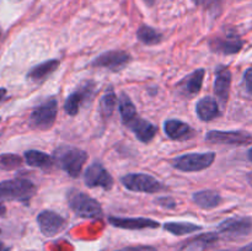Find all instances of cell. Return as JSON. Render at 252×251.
<instances>
[{
  "label": "cell",
  "instance_id": "1",
  "mask_svg": "<svg viewBox=\"0 0 252 251\" xmlns=\"http://www.w3.org/2000/svg\"><path fill=\"white\" fill-rule=\"evenodd\" d=\"M54 164L73 179L81 175L84 164L88 160V153L73 145H61L53 153Z\"/></svg>",
  "mask_w": 252,
  "mask_h": 251
},
{
  "label": "cell",
  "instance_id": "2",
  "mask_svg": "<svg viewBox=\"0 0 252 251\" xmlns=\"http://www.w3.org/2000/svg\"><path fill=\"white\" fill-rule=\"evenodd\" d=\"M66 201L71 211L81 218L100 219L103 217L101 204L85 192L75 188L69 189L66 193Z\"/></svg>",
  "mask_w": 252,
  "mask_h": 251
},
{
  "label": "cell",
  "instance_id": "3",
  "mask_svg": "<svg viewBox=\"0 0 252 251\" xmlns=\"http://www.w3.org/2000/svg\"><path fill=\"white\" fill-rule=\"evenodd\" d=\"M37 187L27 179H12L0 182V202L19 201L30 202L36 194Z\"/></svg>",
  "mask_w": 252,
  "mask_h": 251
},
{
  "label": "cell",
  "instance_id": "4",
  "mask_svg": "<svg viewBox=\"0 0 252 251\" xmlns=\"http://www.w3.org/2000/svg\"><path fill=\"white\" fill-rule=\"evenodd\" d=\"M216 160V153H189L172 159V167L182 172H197L206 170Z\"/></svg>",
  "mask_w": 252,
  "mask_h": 251
},
{
  "label": "cell",
  "instance_id": "5",
  "mask_svg": "<svg viewBox=\"0 0 252 251\" xmlns=\"http://www.w3.org/2000/svg\"><path fill=\"white\" fill-rule=\"evenodd\" d=\"M121 184L129 191L140 192V193H158L166 188L164 184H161L154 176L140 174V172L125 175L121 177Z\"/></svg>",
  "mask_w": 252,
  "mask_h": 251
},
{
  "label": "cell",
  "instance_id": "6",
  "mask_svg": "<svg viewBox=\"0 0 252 251\" xmlns=\"http://www.w3.org/2000/svg\"><path fill=\"white\" fill-rule=\"evenodd\" d=\"M58 113V101L56 98L47 100L46 102L37 106L30 116L29 125L31 128L39 130H47L53 127Z\"/></svg>",
  "mask_w": 252,
  "mask_h": 251
},
{
  "label": "cell",
  "instance_id": "7",
  "mask_svg": "<svg viewBox=\"0 0 252 251\" xmlns=\"http://www.w3.org/2000/svg\"><path fill=\"white\" fill-rule=\"evenodd\" d=\"M252 233V218L250 217H231L218 225V234L228 240L245 238Z\"/></svg>",
  "mask_w": 252,
  "mask_h": 251
},
{
  "label": "cell",
  "instance_id": "8",
  "mask_svg": "<svg viewBox=\"0 0 252 251\" xmlns=\"http://www.w3.org/2000/svg\"><path fill=\"white\" fill-rule=\"evenodd\" d=\"M95 86L96 84L91 80L84 81L83 84H80L79 88L75 91H73L65 100V102H64V111L69 116L78 115L81 105L86 102V101H90L94 97V95H95Z\"/></svg>",
  "mask_w": 252,
  "mask_h": 251
},
{
  "label": "cell",
  "instance_id": "9",
  "mask_svg": "<svg viewBox=\"0 0 252 251\" xmlns=\"http://www.w3.org/2000/svg\"><path fill=\"white\" fill-rule=\"evenodd\" d=\"M206 140L214 144L249 145L252 143V135L244 130H209Z\"/></svg>",
  "mask_w": 252,
  "mask_h": 251
},
{
  "label": "cell",
  "instance_id": "10",
  "mask_svg": "<svg viewBox=\"0 0 252 251\" xmlns=\"http://www.w3.org/2000/svg\"><path fill=\"white\" fill-rule=\"evenodd\" d=\"M130 59V54L126 51H108L96 57L91 62V65L108 69L111 71H120L129 64Z\"/></svg>",
  "mask_w": 252,
  "mask_h": 251
},
{
  "label": "cell",
  "instance_id": "11",
  "mask_svg": "<svg viewBox=\"0 0 252 251\" xmlns=\"http://www.w3.org/2000/svg\"><path fill=\"white\" fill-rule=\"evenodd\" d=\"M84 182L90 188L101 187L103 189H111L113 186V177L101 162H93L84 172Z\"/></svg>",
  "mask_w": 252,
  "mask_h": 251
},
{
  "label": "cell",
  "instance_id": "12",
  "mask_svg": "<svg viewBox=\"0 0 252 251\" xmlns=\"http://www.w3.org/2000/svg\"><path fill=\"white\" fill-rule=\"evenodd\" d=\"M37 223H38L41 233L48 238L56 236L66 226L65 218L53 211H42L37 216Z\"/></svg>",
  "mask_w": 252,
  "mask_h": 251
},
{
  "label": "cell",
  "instance_id": "13",
  "mask_svg": "<svg viewBox=\"0 0 252 251\" xmlns=\"http://www.w3.org/2000/svg\"><path fill=\"white\" fill-rule=\"evenodd\" d=\"M123 125L129 128L134 133L135 138L142 143H150L158 133L157 126H154L152 122L144 120V118L139 117L138 113L128 121H126Z\"/></svg>",
  "mask_w": 252,
  "mask_h": 251
},
{
  "label": "cell",
  "instance_id": "14",
  "mask_svg": "<svg viewBox=\"0 0 252 251\" xmlns=\"http://www.w3.org/2000/svg\"><path fill=\"white\" fill-rule=\"evenodd\" d=\"M231 86V71L228 66L219 65L216 69V79H214V93L217 98L221 103L223 107H225L226 102L230 95Z\"/></svg>",
  "mask_w": 252,
  "mask_h": 251
},
{
  "label": "cell",
  "instance_id": "15",
  "mask_svg": "<svg viewBox=\"0 0 252 251\" xmlns=\"http://www.w3.org/2000/svg\"><path fill=\"white\" fill-rule=\"evenodd\" d=\"M243 44L244 42L241 41L240 37L235 36V34L213 37L209 41V47L212 51L219 54H225V56L239 53L243 48Z\"/></svg>",
  "mask_w": 252,
  "mask_h": 251
},
{
  "label": "cell",
  "instance_id": "16",
  "mask_svg": "<svg viewBox=\"0 0 252 251\" xmlns=\"http://www.w3.org/2000/svg\"><path fill=\"white\" fill-rule=\"evenodd\" d=\"M111 225L127 230H140V229H157L160 226L159 221L150 218H121V217H108Z\"/></svg>",
  "mask_w": 252,
  "mask_h": 251
},
{
  "label": "cell",
  "instance_id": "17",
  "mask_svg": "<svg viewBox=\"0 0 252 251\" xmlns=\"http://www.w3.org/2000/svg\"><path fill=\"white\" fill-rule=\"evenodd\" d=\"M164 130L167 137L172 140H184L192 139L196 134L193 128L187 123L180 120H167L164 123Z\"/></svg>",
  "mask_w": 252,
  "mask_h": 251
},
{
  "label": "cell",
  "instance_id": "18",
  "mask_svg": "<svg viewBox=\"0 0 252 251\" xmlns=\"http://www.w3.org/2000/svg\"><path fill=\"white\" fill-rule=\"evenodd\" d=\"M219 239L218 233H206L192 238L180 248L179 251H207L216 245Z\"/></svg>",
  "mask_w": 252,
  "mask_h": 251
},
{
  "label": "cell",
  "instance_id": "19",
  "mask_svg": "<svg viewBox=\"0 0 252 251\" xmlns=\"http://www.w3.org/2000/svg\"><path fill=\"white\" fill-rule=\"evenodd\" d=\"M196 113L201 121H203V122H211V121L219 117L220 110H219V105L216 101V98L211 97V96H206V97L201 98L197 102Z\"/></svg>",
  "mask_w": 252,
  "mask_h": 251
},
{
  "label": "cell",
  "instance_id": "20",
  "mask_svg": "<svg viewBox=\"0 0 252 251\" xmlns=\"http://www.w3.org/2000/svg\"><path fill=\"white\" fill-rule=\"evenodd\" d=\"M204 75H206V70H204L203 68L197 69L193 73L187 75L184 80L180 81L179 88L181 89L182 93L186 94V95H197V94L201 91L202 85H203Z\"/></svg>",
  "mask_w": 252,
  "mask_h": 251
},
{
  "label": "cell",
  "instance_id": "21",
  "mask_svg": "<svg viewBox=\"0 0 252 251\" xmlns=\"http://www.w3.org/2000/svg\"><path fill=\"white\" fill-rule=\"evenodd\" d=\"M59 64H61V62L58 59H49L43 63L37 64L27 73V78L32 81H36V83L43 81L44 79L48 78L51 74H53L58 69Z\"/></svg>",
  "mask_w": 252,
  "mask_h": 251
},
{
  "label": "cell",
  "instance_id": "22",
  "mask_svg": "<svg viewBox=\"0 0 252 251\" xmlns=\"http://www.w3.org/2000/svg\"><path fill=\"white\" fill-rule=\"evenodd\" d=\"M194 203L203 209H213L218 207L221 202V197L219 192L214 189H202L196 192L192 196Z\"/></svg>",
  "mask_w": 252,
  "mask_h": 251
},
{
  "label": "cell",
  "instance_id": "23",
  "mask_svg": "<svg viewBox=\"0 0 252 251\" xmlns=\"http://www.w3.org/2000/svg\"><path fill=\"white\" fill-rule=\"evenodd\" d=\"M25 160L30 166L38 167L42 170H49L54 165L53 155H48L47 153L39 150H27L25 153Z\"/></svg>",
  "mask_w": 252,
  "mask_h": 251
},
{
  "label": "cell",
  "instance_id": "24",
  "mask_svg": "<svg viewBox=\"0 0 252 251\" xmlns=\"http://www.w3.org/2000/svg\"><path fill=\"white\" fill-rule=\"evenodd\" d=\"M117 102V95L112 88H108L100 100V115L102 116L103 120H108L113 115Z\"/></svg>",
  "mask_w": 252,
  "mask_h": 251
},
{
  "label": "cell",
  "instance_id": "25",
  "mask_svg": "<svg viewBox=\"0 0 252 251\" xmlns=\"http://www.w3.org/2000/svg\"><path fill=\"white\" fill-rule=\"evenodd\" d=\"M164 229L169 233L174 234V235L181 236L201 230L202 226L196 225L193 223H189V221H167L164 224Z\"/></svg>",
  "mask_w": 252,
  "mask_h": 251
},
{
  "label": "cell",
  "instance_id": "26",
  "mask_svg": "<svg viewBox=\"0 0 252 251\" xmlns=\"http://www.w3.org/2000/svg\"><path fill=\"white\" fill-rule=\"evenodd\" d=\"M137 38L142 42L143 44L147 46H155V44L160 43L162 41V34L158 32L157 30L153 27L143 25L138 29L137 31Z\"/></svg>",
  "mask_w": 252,
  "mask_h": 251
},
{
  "label": "cell",
  "instance_id": "27",
  "mask_svg": "<svg viewBox=\"0 0 252 251\" xmlns=\"http://www.w3.org/2000/svg\"><path fill=\"white\" fill-rule=\"evenodd\" d=\"M118 110H120L122 123H125L126 121H128L129 118H132L133 116H135L138 113L133 101L130 100L129 96L125 93L121 94L120 98H118Z\"/></svg>",
  "mask_w": 252,
  "mask_h": 251
},
{
  "label": "cell",
  "instance_id": "28",
  "mask_svg": "<svg viewBox=\"0 0 252 251\" xmlns=\"http://www.w3.org/2000/svg\"><path fill=\"white\" fill-rule=\"evenodd\" d=\"M22 157L17 154H11V153H6V154H0V169L2 170H14L21 166Z\"/></svg>",
  "mask_w": 252,
  "mask_h": 251
},
{
  "label": "cell",
  "instance_id": "29",
  "mask_svg": "<svg viewBox=\"0 0 252 251\" xmlns=\"http://www.w3.org/2000/svg\"><path fill=\"white\" fill-rule=\"evenodd\" d=\"M155 203L165 209H174L175 207H176V202H175L171 197H166V196L157 198L155 199Z\"/></svg>",
  "mask_w": 252,
  "mask_h": 251
},
{
  "label": "cell",
  "instance_id": "30",
  "mask_svg": "<svg viewBox=\"0 0 252 251\" xmlns=\"http://www.w3.org/2000/svg\"><path fill=\"white\" fill-rule=\"evenodd\" d=\"M116 251H157V249L153 248V246L138 245V246H128V248H123Z\"/></svg>",
  "mask_w": 252,
  "mask_h": 251
},
{
  "label": "cell",
  "instance_id": "31",
  "mask_svg": "<svg viewBox=\"0 0 252 251\" xmlns=\"http://www.w3.org/2000/svg\"><path fill=\"white\" fill-rule=\"evenodd\" d=\"M244 79H245V84H246V89L249 90V93L252 94V68L248 69L244 74Z\"/></svg>",
  "mask_w": 252,
  "mask_h": 251
},
{
  "label": "cell",
  "instance_id": "32",
  "mask_svg": "<svg viewBox=\"0 0 252 251\" xmlns=\"http://www.w3.org/2000/svg\"><path fill=\"white\" fill-rule=\"evenodd\" d=\"M196 5H203V6H212L216 4V0H193Z\"/></svg>",
  "mask_w": 252,
  "mask_h": 251
},
{
  "label": "cell",
  "instance_id": "33",
  "mask_svg": "<svg viewBox=\"0 0 252 251\" xmlns=\"http://www.w3.org/2000/svg\"><path fill=\"white\" fill-rule=\"evenodd\" d=\"M231 251H252V243L246 246H243V248L238 249V250H231Z\"/></svg>",
  "mask_w": 252,
  "mask_h": 251
},
{
  "label": "cell",
  "instance_id": "34",
  "mask_svg": "<svg viewBox=\"0 0 252 251\" xmlns=\"http://www.w3.org/2000/svg\"><path fill=\"white\" fill-rule=\"evenodd\" d=\"M0 251H10V248L5 245L2 241H0Z\"/></svg>",
  "mask_w": 252,
  "mask_h": 251
},
{
  "label": "cell",
  "instance_id": "35",
  "mask_svg": "<svg viewBox=\"0 0 252 251\" xmlns=\"http://www.w3.org/2000/svg\"><path fill=\"white\" fill-rule=\"evenodd\" d=\"M5 212H6V208H5V206H4V204H2L1 202H0V217H1V216H4V214H5Z\"/></svg>",
  "mask_w": 252,
  "mask_h": 251
},
{
  "label": "cell",
  "instance_id": "36",
  "mask_svg": "<svg viewBox=\"0 0 252 251\" xmlns=\"http://www.w3.org/2000/svg\"><path fill=\"white\" fill-rule=\"evenodd\" d=\"M5 95H6V90H5V89H2V88H0V101L4 98Z\"/></svg>",
  "mask_w": 252,
  "mask_h": 251
},
{
  "label": "cell",
  "instance_id": "37",
  "mask_svg": "<svg viewBox=\"0 0 252 251\" xmlns=\"http://www.w3.org/2000/svg\"><path fill=\"white\" fill-rule=\"evenodd\" d=\"M248 157H249V160L252 162V148L248 152Z\"/></svg>",
  "mask_w": 252,
  "mask_h": 251
},
{
  "label": "cell",
  "instance_id": "38",
  "mask_svg": "<svg viewBox=\"0 0 252 251\" xmlns=\"http://www.w3.org/2000/svg\"><path fill=\"white\" fill-rule=\"evenodd\" d=\"M144 1L147 2L148 5H150V6H152V5L154 4V1H155V0H144Z\"/></svg>",
  "mask_w": 252,
  "mask_h": 251
},
{
  "label": "cell",
  "instance_id": "39",
  "mask_svg": "<svg viewBox=\"0 0 252 251\" xmlns=\"http://www.w3.org/2000/svg\"><path fill=\"white\" fill-rule=\"evenodd\" d=\"M0 233H1V229H0Z\"/></svg>",
  "mask_w": 252,
  "mask_h": 251
}]
</instances>
